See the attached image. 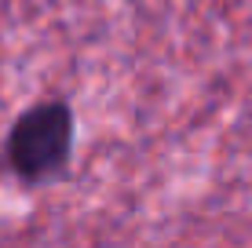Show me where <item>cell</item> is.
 I'll use <instances>...</instances> for the list:
<instances>
[{
	"mask_svg": "<svg viewBox=\"0 0 252 248\" xmlns=\"http://www.w3.org/2000/svg\"><path fill=\"white\" fill-rule=\"evenodd\" d=\"M77 146V117L66 99L26 106L4 135V165L19 183L44 186L66 175Z\"/></svg>",
	"mask_w": 252,
	"mask_h": 248,
	"instance_id": "cell-1",
	"label": "cell"
}]
</instances>
